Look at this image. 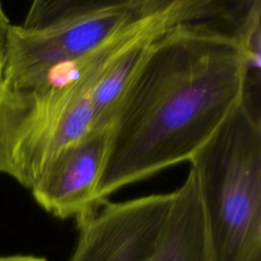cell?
<instances>
[{"label": "cell", "instance_id": "obj_1", "mask_svg": "<svg viewBox=\"0 0 261 261\" xmlns=\"http://www.w3.org/2000/svg\"><path fill=\"white\" fill-rule=\"evenodd\" d=\"M240 44L176 25L153 44L110 124L96 189L100 207L120 189L189 161L249 96Z\"/></svg>", "mask_w": 261, "mask_h": 261}, {"label": "cell", "instance_id": "obj_2", "mask_svg": "<svg viewBox=\"0 0 261 261\" xmlns=\"http://www.w3.org/2000/svg\"><path fill=\"white\" fill-rule=\"evenodd\" d=\"M159 22L137 17L95 50L0 71V172L32 189L49 162L93 129L92 95L109 63Z\"/></svg>", "mask_w": 261, "mask_h": 261}, {"label": "cell", "instance_id": "obj_3", "mask_svg": "<svg viewBox=\"0 0 261 261\" xmlns=\"http://www.w3.org/2000/svg\"><path fill=\"white\" fill-rule=\"evenodd\" d=\"M207 261H261V123L247 97L191 157Z\"/></svg>", "mask_w": 261, "mask_h": 261}, {"label": "cell", "instance_id": "obj_4", "mask_svg": "<svg viewBox=\"0 0 261 261\" xmlns=\"http://www.w3.org/2000/svg\"><path fill=\"white\" fill-rule=\"evenodd\" d=\"M173 193L122 202H104L77 222L75 248L68 261H150Z\"/></svg>", "mask_w": 261, "mask_h": 261}, {"label": "cell", "instance_id": "obj_5", "mask_svg": "<svg viewBox=\"0 0 261 261\" xmlns=\"http://www.w3.org/2000/svg\"><path fill=\"white\" fill-rule=\"evenodd\" d=\"M110 125L94 129L57 154L31 191L51 215L85 219L98 208L96 189L107 154Z\"/></svg>", "mask_w": 261, "mask_h": 261}, {"label": "cell", "instance_id": "obj_6", "mask_svg": "<svg viewBox=\"0 0 261 261\" xmlns=\"http://www.w3.org/2000/svg\"><path fill=\"white\" fill-rule=\"evenodd\" d=\"M137 17L135 10L117 9L37 30L11 24L3 65L46 66L75 59L98 48Z\"/></svg>", "mask_w": 261, "mask_h": 261}, {"label": "cell", "instance_id": "obj_7", "mask_svg": "<svg viewBox=\"0 0 261 261\" xmlns=\"http://www.w3.org/2000/svg\"><path fill=\"white\" fill-rule=\"evenodd\" d=\"M140 17L166 15L170 28H201L234 39L261 20V0H141Z\"/></svg>", "mask_w": 261, "mask_h": 261}, {"label": "cell", "instance_id": "obj_8", "mask_svg": "<svg viewBox=\"0 0 261 261\" xmlns=\"http://www.w3.org/2000/svg\"><path fill=\"white\" fill-rule=\"evenodd\" d=\"M172 193L150 261H207L204 216L197 180L191 169Z\"/></svg>", "mask_w": 261, "mask_h": 261}, {"label": "cell", "instance_id": "obj_9", "mask_svg": "<svg viewBox=\"0 0 261 261\" xmlns=\"http://www.w3.org/2000/svg\"><path fill=\"white\" fill-rule=\"evenodd\" d=\"M141 0H33L21 24L25 29H43L59 22L108 10H136Z\"/></svg>", "mask_w": 261, "mask_h": 261}, {"label": "cell", "instance_id": "obj_10", "mask_svg": "<svg viewBox=\"0 0 261 261\" xmlns=\"http://www.w3.org/2000/svg\"><path fill=\"white\" fill-rule=\"evenodd\" d=\"M11 27V23L3 9L2 3L0 1V71L2 68L5 50H6V44H7V38L9 29Z\"/></svg>", "mask_w": 261, "mask_h": 261}, {"label": "cell", "instance_id": "obj_11", "mask_svg": "<svg viewBox=\"0 0 261 261\" xmlns=\"http://www.w3.org/2000/svg\"><path fill=\"white\" fill-rule=\"evenodd\" d=\"M0 261H47L46 258L29 256V255H14L0 257Z\"/></svg>", "mask_w": 261, "mask_h": 261}]
</instances>
